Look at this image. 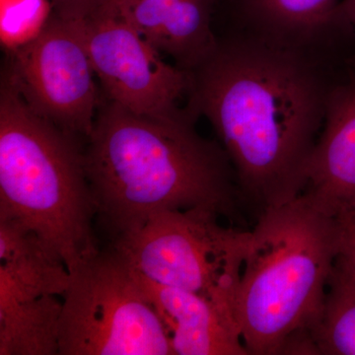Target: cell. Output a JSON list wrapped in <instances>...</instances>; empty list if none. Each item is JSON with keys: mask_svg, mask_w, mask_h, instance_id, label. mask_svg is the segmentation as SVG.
Here are the masks:
<instances>
[{"mask_svg": "<svg viewBox=\"0 0 355 355\" xmlns=\"http://www.w3.org/2000/svg\"><path fill=\"white\" fill-rule=\"evenodd\" d=\"M328 53L219 33L188 73L187 109L207 119L245 202L261 212L302 193L338 79Z\"/></svg>", "mask_w": 355, "mask_h": 355, "instance_id": "6da1fadb", "label": "cell"}, {"mask_svg": "<svg viewBox=\"0 0 355 355\" xmlns=\"http://www.w3.org/2000/svg\"><path fill=\"white\" fill-rule=\"evenodd\" d=\"M101 98L84 150L96 219L111 242L165 210L202 207L234 218L244 200L227 153L198 132L187 109L139 116Z\"/></svg>", "mask_w": 355, "mask_h": 355, "instance_id": "7a4b0ae2", "label": "cell"}, {"mask_svg": "<svg viewBox=\"0 0 355 355\" xmlns=\"http://www.w3.org/2000/svg\"><path fill=\"white\" fill-rule=\"evenodd\" d=\"M340 253L338 218L303 195L258 216L234 306L249 354H284L308 336Z\"/></svg>", "mask_w": 355, "mask_h": 355, "instance_id": "3957f363", "label": "cell"}, {"mask_svg": "<svg viewBox=\"0 0 355 355\" xmlns=\"http://www.w3.org/2000/svg\"><path fill=\"white\" fill-rule=\"evenodd\" d=\"M0 218L36 233L70 273L100 251L78 137L35 113L6 70L0 90Z\"/></svg>", "mask_w": 355, "mask_h": 355, "instance_id": "277c9868", "label": "cell"}, {"mask_svg": "<svg viewBox=\"0 0 355 355\" xmlns=\"http://www.w3.org/2000/svg\"><path fill=\"white\" fill-rule=\"evenodd\" d=\"M219 216L202 207L165 210L111 246L142 277L202 296L236 322L252 231L225 227Z\"/></svg>", "mask_w": 355, "mask_h": 355, "instance_id": "5b68a950", "label": "cell"}, {"mask_svg": "<svg viewBox=\"0 0 355 355\" xmlns=\"http://www.w3.org/2000/svg\"><path fill=\"white\" fill-rule=\"evenodd\" d=\"M70 275L62 296L60 355H174L137 273L113 247Z\"/></svg>", "mask_w": 355, "mask_h": 355, "instance_id": "8992f818", "label": "cell"}, {"mask_svg": "<svg viewBox=\"0 0 355 355\" xmlns=\"http://www.w3.org/2000/svg\"><path fill=\"white\" fill-rule=\"evenodd\" d=\"M57 14L83 40L107 99L147 118L172 120L184 114L180 100L187 95L188 73L168 64L120 14L101 2Z\"/></svg>", "mask_w": 355, "mask_h": 355, "instance_id": "52a82bcc", "label": "cell"}, {"mask_svg": "<svg viewBox=\"0 0 355 355\" xmlns=\"http://www.w3.org/2000/svg\"><path fill=\"white\" fill-rule=\"evenodd\" d=\"M8 55L6 71L28 106L64 132L87 139L101 97L71 22L53 11L36 38Z\"/></svg>", "mask_w": 355, "mask_h": 355, "instance_id": "ba28073f", "label": "cell"}, {"mask_svg": "<svg viewBox=\"0 0 355 355\" xmlns=\"http://www.w3.org/2000/svg\"><path fill=\"white\" fill-rule=\"evenodd\" d=\"M340 0H216L219 33L328 53L334 37L347 32L338 18ZM217 33V34H219Z\"/></svg>", "mask_w": 355, "mask_h": 355, "instance_id": "9c48e42d", "label": "cell"}, {"mask_svg": "<svg viewBox=\"0 0 355 355\" xmlns=\"http://www.w3.org/2000/svg\"><path fill=\"white\" fill-rule=\"evenodd\" d=\"M352 64L349 76L338 80L331 90L301 193L336 218L355 214V65Z\"/></svg>", "mask_w": 355, "mask_h": 355, "instance_id": "30bf717a", "label": "cell"}, {"mask_svg": "<svg viewBox=\"0 0 355 355\" xmlns=\"http://www.w3.org/2000/svg\"><path fill=\"white\" fill-rule=\"evenodd\" d=\"M132 25L173 64L188 72L216 46V0H96Z\"/></svg>", "mask_w": 355, "mask_h": 355, "instance_id": "8fae6325", "label": "cell"}, {"mask_svg": "<svg viewBox=\"0 0 355 355\" xmlns=\"http://www.w3.org/2000/svg\"><path fill=\"white\" fill-rule=\"evenodd\" d=\"M135 273L164 324L174 355L249 354L237 323L207 299Z\"/></svg>", "mask_w": 355, "mask_h": 355, "instance_id": "7c38bea8", "label": "cell"}, {"mask_svg": "<svg viewBox=\"0 0 355 355\" xmlns=\"http://www.w3.org/2000/svg\"><path fill=\"white\" fill-rule=\"evenodd\" d=\"M0 288V355L60 354L62 298Z\"/></svg>", "mask_w": 355, "mask_h": 355, "instance_id": "4fadbf2b", "label": "cell"}, {"mask_svg": "<svg viewBox=\"0 0 355 355\" xmlns=\"http://www.w3.org/2000/svg\"><path fill=\"white\" fill-rule=\"evenodd\" d=\"M308 336L315 354L355 355V268L343 254L331 268L323 304Z\"/></svg>", "mask_w": 355, "mask_h": 355, "instance_id": "5bb4252c", "label": "cell"}, {"mask_svg": "<svg viewBox=\"0 0 355 355\" xmlns=\"http://www.w3.org/2000/svg\"><path fill=\"white\" fill-rule=\"evenodd\" d=\"M51 12L50 0H1L0 38L7 53L36 38Z\"/></svg>", "mask_w": 355, "mask_h": 355, "instance_id": "9a60e30c", "label": "cell"}, {"mask_svg": "<svg viewBox=\"0 0 355 355\" xmlns=\"http://www.w3.org/2000/svg\"><path fill=\"white\" fill-rule=\"evenodd\" d=\"M340 225V254L355 268V214L338 218Z\"/></svg>", "mask_w": 355, "mask_h": 355, "instance_id": "2e32d148", "label": "cell"}, {"mask_svg": "<svg viewBox=\"0 0 355 355\" xmlns=\"http://www.w3.org/2000/svg\"><path fill=\"white\" fill-rule=\"evenodd\" d=\"M338 12L345 29L355 34V0H340Z\"/></svg>", "mask_w": 355, "mask_h": 355, "instance_id": "e0dca14e", "label": "cell"}, {"mask_svg": "<svg viewBox=\"0 0 355 355\" xmlns=\"http://www.w3.org/2000/svg\"><path fill=\"white\" fill-rule=\"evenodd\" d=\"M95 0H50L53 10L57 12L73 10L80 7L87 6Z\"/></svg>", "mask_w": 355, "mask_h": 355, "instance_id": "ac0fdd59", "label": "cell"}, {"mask_svg": "<svg viewBox=\"0 0 355 355\" xmlns=\"http://www.w3.org/2000/svg\"><path fill=\"white\" fill-rule=\"evenodd\" d=\"M352 64H354L355 65V58H354V60H352Z\"/></svg>", "mask_w": 355, "mask_h": 355, "instance_id": "d6986e66", "label": "cell"}]
</instances>
